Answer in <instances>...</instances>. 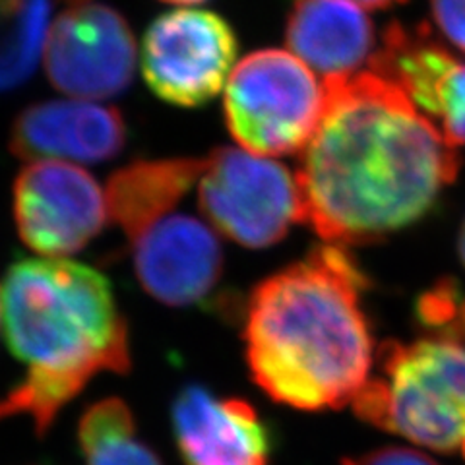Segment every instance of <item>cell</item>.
<instances>
[{"instance_id":"obj_1","label":"cell","mask_w":465,"mask_h":465,"mask_svg":"<svg viewBox=\"0 0 465 465\" xmlns=\"http://www.w3.org/2000/svg\"><path fill=\"white\" fill-rule=\"evenodd\" d=\"M324 85L322 119L295 171L304 222L341 246L372 242L420 220L458 177V148L376 72Z\"/></svg>"},{"instance_id":"obj_2","label":"cell","mask_w":465,"mask_h":465,"mask_svg":"<svg viewBox=\"0 0 465 465\" xmlns=\"http://www.w3.org/2000/svg\"><path fill=\"white\" fill-rule=\"evenodd\" d=\"M365 287L355 262L328 242L258 283L242 326L252 381L297 410L353 403L372 367Z\"/></svg>"},{"instance_id":"obj_3","label":"cell","mask_w":465,"mask_h":465,"mask_svg":"<svg viewBox=\"0 0 465 465\" xmlns=\"http://www.w3.org/2000/svg\"><path fill=\"white\" fill-rule=\"evenodd\" d=\"M6 341L27 374L5 398L0 419L27 415L45 434L64 405L99 374L133 365L130 331L111 282L68 258H25L3 285Z\"/></svg>"},{"instance_id":"obj_4","label":"cell","mask_w":465,"mask_h":465,"mask_svg":"<svg viewBox=\"0 0 465 465\" xmlns=\"http://www.w3.org/2000/svg\"><path fill=\"white\" fill-rule=\"evenodd\" d=\"M381 374L353 400L374 427L465 458V343L448 336L381 347Z\"/></svg>"},{"instance_id":"obj_5","label":"cell","mask_w":465,"mask_h":465,"mask_svg":"<svg viewBox=\"0 0 465 465\" xmlns=\"http://www.w3.org/2000/svg\"><path fill=\"white\" fill-rule=\"evenodd\" d=\"M326 107V85L291 51L260 49L232 68L223 94L229 134L266 157L301 153Z\"/></svg>"},{"instance_id":"obj_6","label":"cell","mask_w":465,"mask_h":465,"mask_svg":"<svg viewBox=\"0 0 465 465\" xmlns=\"http://www.w3.org/2000/svg\"><path fill=\"white\" fill-rule=\"evenodd\" d=\"M196 191L206 222L244 249H268L304 222L297 174L242 148L210 153Z\"/></svg>"},{"instance_id":"obj_7","label":"cell","mask_w":465,"mask_h":465,"mask_svg":"<svg viewBox=\"0 0 465 465\" xmlns=\"http://www.w3.org/2000/svg\"><path fill=\"white\" fill-rule=\"evenodd\" d=\"M237 53L235 29L220 14L177 8L145 29L142 76L165 104L193 109L225 90Z\"/></svg>"},{"instance_id":"obj_8","label":"cell","mask_w":465,"mask_h":465,"mask_svg":"<svg viewBox=\"0 0 465 465\" xmlns=\"http://www.w3.org/2000/svg\"><path fill=\"white\" fill-rule=\"evenodd\" d=\"M45 43V70L58 92L104 101L123 94L136 70V37L104 0H63Z\"/></svg>"},{"instance_id":"obj_9","label":"cell","mask_w":465,"mask_h":465,"mask_svg":"<svg viewBox=\"0 0 465 465\" xmlns=\"http://www.w3.org/2000/svg\"><path fill=\"white\" fill-rule=\"evenodd\" d=\"M14 223L29 251L68 258L85 249L109 223L107 194L76 163L29 162L14 181Z\"/></svg>"},{"instance_id":"obj_10","label":"cell","mask_w":465,"mask_h":465,"mask_svg":"<svg viewBox=\"0 0 465 465\" xmlns=\"http://www.w3.org/2000/svg\"><path fill=\"white\" fill-rule=\"evenodd\" d=\"M142 289L167 307H191L213 293L223 273L215 229L174 208L126 237Z\"/></svg>"},{"instance_id":"obj_11","label":"cell","mask_w":465,"mask_h":465,"mask_svg":"<svg viewBox=\"0 0 465 465\" xmlns=\"http://www.w3.org/2000/svg\"><path fill=\"white\" fill-rule=\"evenodd\" d=\"M369 70L396 84L454 148L465 143V63L430 29L386 27Z\"/></svg>"},{"instance_id":"obj_12","label":"cell","mask_w":465,"mask_h":465,"mask_svg":"<svg viewBox=\"0 0 465 465\" xmlns=\"http://www.w3.org/2000/svg\"><path fill=\"white\" fill-rule=\"evenodd\" d=\"M121 111L90 99H51L25 107L12 124L8 145L25 162L54 159L68 163H101L126 145Z\"/></svg>"},{"instance_id":"obj_13","label":"cell","mask_w":465,"mask_h":465,"mask_svg":"<svg viewBox=\"0 0 465 465\" xmlns=\"http://www.w3.org/2000/svg\"><path fill=\"white\" fill-rule=\"evenodd\" d=\"M171 425L184 465L270 463L272 434L244 400L186 386L173 401Z\"/></svg>"},{"instance_id":"obj_14","label":"cell","mask_w":465,"mask_h":465,"mask_svg":"<svg viewBox=\"0 0 465 465\" xmlns=\"http://www.w3.org/2000/svg\"><path fill=\"white\" fill-rule=\"evenodd\" d=\"M285 41L289 51L322 80L362 72L378 49L367 8L351 0H295Z\"/></svg>"},{"instance_id":"obj_15","label":"cell","mask_w":465,"mask_h":465,"mask_svg":"<svg viewBox=\"0 0 465 465\" xmlns=\"http://www.w3.org/2000/svg\"><path fill=\"white\" fill-rule=\"evenodd\" d=\"M206 157L138 159L113 173L107 183L109 223L128 237L153 217L181 206L198 184Z\"/></svg>"},{"instance_id":"obj_16","label":"cell","mask_w":465,"mask_h":465,"mask_svg":"<svg viewBox=\"0 0 465 465\" xmlns=\"http://www.w3.org/2000/svg\"><path fill=\"white\" fill-rule=\"evenodd\" d=\"M78 442L85 465H163L143 442L136 419L121 398H104L82 413Z\"/></svg>"},{"instance_id":"obj_17","label":"cell","mask_w":465,"mask_h":465,"mask_svg":"<svg viewBox=\"0 0 465 465\" xmlns=\"http://www.w3.org/2000/svg\"><path fill=\"white\" fill-rule=\"evenodd\" d=\"M51 0H0V92L24 84L49 35Z\"/></svg>"},{"instance_id":"obj_18","label":"cell","mask_w":465,"mask_h":465,"mask_svg":"<svg viewBox=\"0 0 465 465\" xmlns=\"http://www.w3.org/2000/svg\"><path fill=\"white\" fill-rule=\"evenodd\" d=\"M419 316L440 336L465 341V295L452 283H440L420 299Z\"/></svg>"},{"instance_id":"obj_19","label":"cell","mask_w":465,"mask_h":465,"mask_svg":"<svg viewBox=\"0 0 465 465\" xmlns=\"http://www.w3.org/2000/svg\"><path fill=\"white\" fill-rule=\"evenodd\" d=\"M439 34L465 56V0H429Z\"/></svg>"},{"instance_id":"obj_20","label":"cell","mask_w":465,"mask_h":465,"mask_svg":"<svg viewBox=\"0 0 465 465\" xmlns=\"http://www.w3.org/2000/svg\"><path fill=\"white\" fill-rule=\"evenodd\" d=\"M343 465H439L427 454L411 448H382L376 452H369L355 460H345Z\"/></svg>"},{"instance_id":"obj_21","label":"cell","mask_w":465,"mask_h":465,"mask_svg":"<svg viewBox=\"0 0 465 465\" xmlns=\"http://www.w3.org/2000/svg\"><path fill=\"white\" fill-rule=\"evenodd\" d=\"M351 3H357L362 8H388V6L405 3V0H351Z\"/></svg>"},{"instance_id":"obj_22","label":"cell","mask_w":465,"mask_h":465,"mask_svg":"<svg viewBox=\"0 0 465 465\" xmlns=\"http://www.w3.org/2000/svg\"><path fill=\"white\" fill-rule=\"evenodd\" d=\"M458 251H460V256H461V262L465 264V222L461 225V231H460V239H458Z\"/></svg>"},{"instance_id":"obj_23","label":"cell","mask_w":465,"mask_h":465,"mask_svg":"<svg viewBox=\"0 0 465 465\" xmlns=\"http://www.w3.org/2000/svg\"><path fill=\"white\" fill-rule=\"evenodd\" d=\"M163 3H171V5H200L203 0H163Z\"/></svg>"},{"instance_id":"obj_24","label":"cell","mask_w":465,"mask_h":465,"mask_svg":"<svg viewBox=\"0 0 465 465\" xmlns=\"http://www.w3.org/2000/svg\"><path fill=\"white\" fill-rule=\"evenodd\" d=\"M0 316H3V289H0Z\"/></svg>"}]
</instances>
